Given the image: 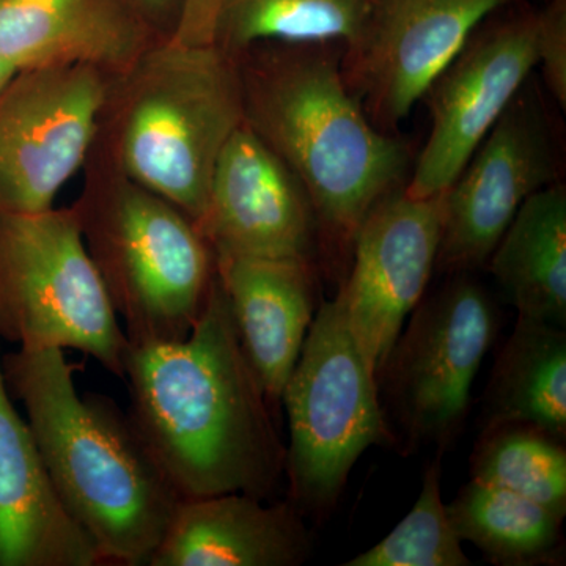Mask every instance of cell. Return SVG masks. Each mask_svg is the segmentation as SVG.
I'll return each mask as SVG.
<instances>
[{"mask_svg": "<svg viewBox=\"0 0 566 566\" xmlns=\"http://www.w3.org/2000/svg\"><path fill=\"white\" fill-rule=\"evenodd\" d=\"M134 427L182 499L268 501L285 479L277 412L245 356L218 275L199 322L178 342L129 344Z\"/></svg>", "mask_w": 566, "mask_h": 566, "instance_id": "6da1fadb", "label": "cell"}, {"mask_svg": "<svg viewBox=\"0 0 566 566\" xmlns=\"http://www.w3.org/2000/svg\"><path fill=\"white\" fill-rule=\"evenodd\" d=\"M233 57L244 122L303 182L319 244L352 260L368 212L405 188L408 147L365 114L346 85L338 44L260 43Z\"/></svg>", "mask_w": 566, "mask_h": 566, "instance_id": "7a4b0ae2", "label": "cell"}, {"mask_svg": "<svg viewBox=\"0 0 566 566\" xmlns=\"http://www.w3.org/2000/svg\"><path fill=\"white\" fill-rule=\"evenodd\" d=\"M2 371L59 499L103 564L148 566L182 497L132 417L106 395L77 392L63 349L20 348Z\"/></svg>", "mask_w": 566, "mask_h": 566, "instance_id": "3957f363", "label": "cell"}, {"mask_svg": "<svg viewBox=\"0 0 566 566\" xmlns=\"http://www.w3.org/2000/svg\"><path fill=\"white\" fill-rule=\"evenodd\" d=\"M243 123L233 55L159 40L111 81L92 150L199 227L216 163Z\"/></svg>", "mask_w": 566, "mask_h": 566, "instance_id": "277c9868", "label": "cell"}, {"mask_svg": "<svg viewBox=\"0 0 566 566\" xmlns=\"http://www.w3.org/2000/svg\"><path fill=\"white\" fill-rule=\"evenodd\" d=\"M74 207L82 234L129 344L188 337L216 277L214 252L199 227L92 150Z\"/></svg>", "mask_w": 566, "mask_h": 566, "instance_id": "5b68a950", "label": "cell"}, {"mask_svg": "<svg viewBox=\"0 0 566 566\" xmlns=\"http://www.w3.org/2000/svg\"><path fill=\"white\" fill-rule=\"evenodd\" d=\"M289 416L286 499L305 517L329 516L371 446L395 447L378 378L337 297L323 301L282 394Z\"/></svg>", "mask_w": 566, "mask_h": 566, "instance_id": "8992f818", "label": "cell"}, {"mask_svg": "<svg viewBox=\"0 0 566 566\" xmlns=\"http://www.w3.org/2000/svg\"><path fill=\"white\" fill-rule=\"evenodd\" d=\"M0 338L25 349H76L125 378L129 340L74 205L0 214Z\"/></svg>", "mask_w": 566, "mask_h": 566, "instance_id": "52a82bcc", "label": "cell"}, {"mask_svg": "<svg viewBox=\"0 0 566 566\" xmlns=\"http://www.w3.org/2000/svg\"><path fill=\"white\" fill-rule=\"evenodd\" d=\"M497 329L494 301L471 273L453 274L422 297L378 378L395 449L434 446L444 453L453 444Z\"/></svg>", "mask_w": 566, "mask_h": 566, "instance_id": "ba28073f", "label": "cell"}, {"mask_svg": "<svg viewBox=\"0 0 566 566\" xmlns=\"http://www.w3.org/2000/svg\"><path fill=\"white\" fill-rule=\"evenodd\" d=\"M112 77L88 66L18 71L0 93V214H32L91 156Z\"/></svg>", "mask_w": 566, "mask_h": 566, "instance_id": "9c48e42d", "label": "cell"}, {"mask_svg": "<svg viewBox=\"0 0 566 566\" xmlns=\"http://www.w3.org/2000/svg\"><path fill=\"white\" fill-rule=\"evenodd\" d=\"M536 24V14H521L472 35L424 93L431 129L405 186L409 197L444 193L515 102L538 62Z\"/></svg>", "mask_w": 566, "mask_h": 566, "instance_id": "30bf717a", "label": "cell"}, {"mask_svg": "<svg viewBox=\"0 0 566 566\" xmlns=\"http://www.w3.org/2000/svg\"><path fill=\"white\" fill-rule=\"evenodd\" d=\"M442 212L444 193L412 199L401 188L368 212L354 238L335 297L376 378L434 273Z\"/></svg>", "mask_w": 566, "mask_h": 566, "instance_id": "8fae6325", "label": "cell"}, {"mask_svg": "<svg viewBox=\"0 0 566 566\" xmlns=\"http://www.w3.org/2000/svg\"><path fill=\"white\" fill-rule=\"evenodd\" d=\"M510 2L381 0L363 35L342 52L346 85L376 128L403 122L476 28Z\"/></svg>", "mask_w": 566, "mask_h": 566, "instance_id": "7c38bea8", "label": "cell"}, {"mask_svg": "<svg viewBox=\"0 0 566 566\" xmlns=\"http://www.w3.org/2000/svg\"><path fill=\"white\" fill-rule=\"evenodd\" d=\"M556 181L545 117L517 95L444 192L436 270L472 274L485 266L517 210Z\"/></svg>", "mask_w": 566, "mask_h": 566, "instance_id": "4fadbf2b", "label": "cell"}, {"mask_svg": "<svg viewBox=\"0 0 566 566\" xmlns=\"http://www.w3.org/2000/svg\"><path fill=\"white\" fill-rule=\"evenodd\" d=\"M199 229L216 255L315 263L319 244L303 182L245 122L216 163Z\"/></svg>", "mask_w": 566, "mask_h": 566, "instance_id": "5bb4252c", "label": "cell"}, {"mask_svg": "<svg viewBox=\"0 0 566 566\" xmlns=\"http://www.w3.org/2000/svg\"><path fill=\"white\" fill-rule=\"evenodd\" d=\"M159 40L129 0H0V59L17 71L77 65L114 80Z\"/></svg>", "mask_w": 566, "mask_h": 566, "instance_id": "9a60e30c", "label": "cell"}, {"mask_svg": "<svg viewBox=\"0 0 566 566\" xmlns=\"http://www.w3.org/2000/svg\"><path fill=\"white\" fill-rule=\"evenodd\" d=\"M98 547L52 485L0 359V566H98Z\"/></svg>", "mask_w": 566, "mask_h": 566, "instance_id": "2e32d148", "label": "cell"}, {"mask_svg": "<svg viewBox=\"0 0 566 566\" xmlns=\"http://www.w3.org/2000/svg\"><path fill=\"white\" fill-rule=\"evenodd\" d=\"M241 493L181 499L148 566H297L312 556L305 516L289 501Z\"/></svg>", "mask_w": 566, "mask_h": 566, "instance_id": "e0dca14e", "label": "cell"}, {"mask_svg": "<svg viewBox=\"0 0 566 566\" xmlns=\"http://www.w3.org/2000/svg\"><path fill=\"white\" fill-rule=\"evenodd\" d=\"M214 260L245 356L279 415L316 314L314 263L216 253Z\"/></svg>", "mask_w": 566, "mask_h": 566, "instance_id": "ac0fdd59", "label": "cell"}, {"mask_svg": "<svg viewBox=\"0 0 566 566\" xmlns=\"http://www.w3.org/2000/svg\"><path fill=\"white\" fill-rule=\"evenodd\" d=\"M517 316L566 326V189L556 181L517 210L490 260Z\"/></svg>", "mask_w": 566, "mask_h": 566, "instance_id": "d6986e66", "label": "cell"}, {"mask_svg": "<svg viewBox=\"0 0 566 566\" xmlns=\"http://www.w3.org/2000/svg\"><path fill=\"white\" fill-rule=\"evenodd\" d=\"M501 423L531 424L566 441L565 327L517 316L483 400V427Z\"/></svg>", "mask_w": 566, "mask_h": 566, "instance_id": "ffe728a7", "label": "cell"}, {"mask_svg": "<svg viewBox=\"0 0 566 566\" xmlns=\"http://www.w3.org/2000/svg\"><path fill=\"white\" fill-rule=\"evenodd\" d=\"M447 513L458 538L472 543L491 564H564V517L531 499L471 480Z\"/></svg>", "mask_w": 566, "mask_h": 566, "instance_id": "44dd1931", "label": "cell"}, {"mask_svg": "<svg viewBox=\"0 0 566 566\" xmlns=\"http://www.w3.org/2000/svg\"><path fill=\"white\" fill-rule=\"evenodd\" d=\"M381 0H223L214 44L238 55L260 43L344 44L359 39Z\"/></svg>", "mask_w": 566, "mask_h": 566, "instance_id": "7402d4cb", "label": "cell"}, {"mask_svg": "<svg viewBox=\"0 0 566 566\" xmlns=\"http://www.w3.org/2000/svg\"><path fill=\"white\" fill-rule=\"evenodd\" d=\"M471 480L566 515L565 442L531 424L483 427L471 455Z\"/></svg>", "mask_w": 566, "mask_h": 566, "instance_id": "603a6c76", "label": "cell"}, {"mask_svg": "<svg viewBox=\"0 0 566 566\" xmlns=\"http://www.w3.org/2000/svg\"><path fill=\"white\" fill-rule=\"evenodd\" d=\"M424 469L422 491L411 512L385 539L345 562L346 566H469L471 558L464 553L450 523L441 493V460Z\"/></svg>", "mask_w": 566, "mask_h": 566, "instance_id": "cb8c5ba5", "label": "cell"}, {"mask_svg": "<svg viewBox=\"0 0 566 566\" xmlns=\"http://www.w3.org/2000/svg\"><path fill=\"white\" fill-rule=\"evenodd\" d=\"M536 55L546 85L562 107L566 106V0H553L536 13Z\"/></svg>", "mask_w": 566, "mask_h": 566, "instance_id": "d4e9b609", "label": "cell"}, {"mask_svg": "<svg viewBox=\"0 0 566 566\" xmlns=\"http://www.w3.org/2000/svg\"><path fill=\"white\" fill-rule=\"evenodd\" d=\"M223 0H181L180 14L169 40L175 43L214 44L216 22Z\"/></svg>", "mask_w": 566, "mask_h": 566, "instance_id": "484cf974", "label": "cell"}, {"mask_svg": "<svg viewBox=\"0 0 566 566\" xmlns=\"http://www.w3.org/2000/svg\"><path fill=\"white\" fill-rule=\"evenodd\" d=\"M137 13L155 31L159 39L166 40L172 35L181 0H129Z\"/></svg>", "mask_w": 566, "mask_h": 566, "instance_id": "4316f807", "label": "cell"}, {"mask_svg": "<svg viewBox=\"0 0 566 566\" xmlns=\"http://www.w3.org/2000/svg\"><path fill=\"white\" fill-rule=\"evenodd\" d=\"M17 73L18 71L13 66L9 65L3 59H0V93H2L3 88L7 87V84L13 80Z\"/></svg>", "mask_w": 566, "mask_h": 566, "instance_id": "83f0119b", "label": "cell"}]
</instances>
